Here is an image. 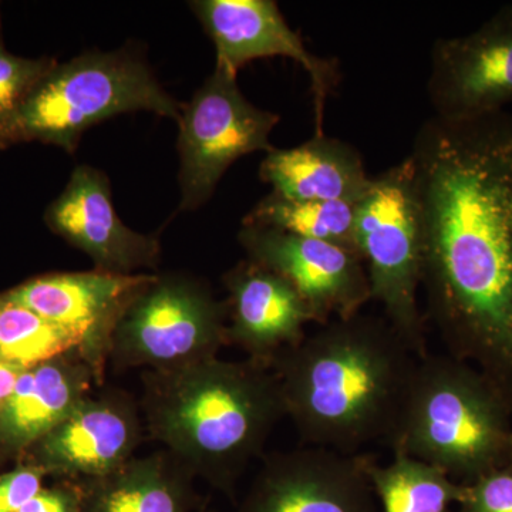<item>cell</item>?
<instances>
[{"mask_svg":"<svg viewBox=\"0 0 512 512\" xmlns=\"http://www.w3.org/2000/svg\"><path fill=\"white\" fill-rule=\"evenodd\" d=\"M151 275L47 274L6 292L42 318L77 333L83 339L84 353L103 373L111 329L128 299Z\"/></svg>","mask_w":512,"mask_h":512,"instance_id":"2e32d148","label":"cell"},{"mask_svg":"<svg viewBox=\"0 0 512 512\" xmlns=\"http://www.w3.org/2000/svg\"><path fill=\"white\" fill-rule=\"evenodd\" d=\"M18 512H82V488L77 481L40 490Z\"/></svg>","mask_w":512,"mask_h":512,"instance_id":"484cf974","label":"cell"},{"mask_svg":"<svg viewBox=\"0 0 512 512\" xmlns=\"http://www.w3.org/2000/svg\"><path fill=\"white\" fill-rule=\"evenodd\" d=\"M369 476L382 512H450L463 491L439 468L399 453L387 466L372 461Z\"/></svg>","mask_w":512,"mask_h":512,"instance_id":"ffe728a7","label":"cell"},{"mask_svg":"<svg viewBox=\"0 0 512 512\" xmlns=\"http://www.w3.org/2000/svg\"><path fill=\"white\" fill-rule=\"evenodd\" d=\"M409 157L427 316L447 355L480 370L512 409V113L430 117Z\"/></svg>","mask_w":512,"mask_h":512,"instance_id":"6da1fadb","label":"cell"},{"mask_svg":"<svg viewBox=\"0 0 512 512\" xmlns=\"http://www.w3.org/2000/svg\"><path fill=\"white\" fill-rule=\"evenodd\" d=\"M370 463L315 446L271 454L238 512H379Z\"/></svg>","mask_w":512,"mask_h":512,"instance_id":"9c48e42d","label":"cell"},{"mask_svg":"<svg viewBox=\"0 0 512 512\" xmlns=\"http://www.w3.org/2000/svg\"><path fill=\"white\" fill-rule=\"evenodd\" d=\"M143 439L136 400L111 389L89 394L35 444V466L73 481L106 476L133 458Z\"/></svg>","mask_w":512,"mask_h":512,"instance_id":"5bb4252c","label":"cell"},{"mask_svg":"<svg viewBox=\"0 0 512 512\" xmlns=\"http://www.w3.org/2000/svg\"><path fill=\"white\" fill-rule=\"evenodd\" d=\"M460 512H512V467L495 468L471 483L463 484Z\"/></svg>","mask_w":512,"mask_h":512,"instance_id":"cb8c5ba5","label":"cell"},{"mask_svg":"<svg viewBox=\"0 0 512 512\" xmlns=\"http://www.w3.org/2000/svg\"><path fill=\"white\" fill-rule=\"evenodd\" d=\"M238 74L215 66L214 73L181 110L178 153L183 211L210 200L222 175L241 157L274 150L271 134L281 117L244 96Z\"/></svg>","mask_w":512,"mask_h":512,"instance_id":"ba28073f","label":"cell"},{"mask_svg":"<svg viewBox=\"0 0 512 512\" xmlns=\"http://www.w3.org/2000/svg\"><path fill=\"white\" fill-rule=\"evenodd\" d=\"M183 106L136 53L87 52L57 63L37 84L0 127V148L37 141L73 154L89 128L111 117L151 111L178 121Z\"/></svg>","mask_w":512,"mask_h":512,"instance_id":"5b68a950","label":"cell"},{"mask_svg":"<svg viewBox=\"0 0 512 512\" xmlns=\"http://www.w3.org/2000/svg\"><path fill=\"white\" fill-rule=\"evenodd\" d=\"M76 349L84 352L77 333L42 318L8 292L0 293V363L25 370Z\"/></svg>","mask_w":512,"mask_h":512,"instance_id":"7402d4cb","label":"cell"},{"mask_svg":"<svg viewBox=\"0 0 512 512\" xmlns=\"http://www.w3.org/2000/svg\"><path fill=\"white\" fill-rule=\"evenodd\" d=\"M420 357L383 316L330 320L272 363L286 417L315 447L387 444Z\"/></svg>","mask_w":512,"mask_h":512,"instance_id":"7a4b0ae2","label":"cell"},{"mask_svg":"<svg viewBox=\"0 0 512 512\" xmlns=\"http://www.w3.org/2000/svg\"><path fill=\"white\" fill-rule=\"evenodd\" d=\"M259 177L289 200L350 204L359 201L372 180L356 147L323 133L301 146L266 153Z\"/></svg>","mask_w":512,"mask_h":512,"instance_id":"ac0fdd59","label":"cell"},{"mask_svg":"<svg viewBox=\"0 0 512 512\" xmlns=\"http://www.w3.org/2000/svg\"><path fill=\"white\" fill-rule=\"evenodd\" d=\"M238 241L249 261L288 281L320 326L362 313L372 301L365 262L352 249L274 228L242 225Z\"/></svg>","mask_w":512,"mask_h":512,"instance_id":"8fae6325","label":"cell"},{"mask_svg":"<svg viewBox=\"0 0 512 512\" xmlns=\"http://www.w3.org/2000/svg\"><path fill=\"white\" fill-rule=\"evenodd\" d=\"M228 340L249 360L272 363L305 339L311 309L282 276L245 259L224 275Z\"/></svg>","mask_w":512,"mask_h":512,"instance_id":"9a60e30c","label":"cell"},{"mask_svg":"<svg viewBox=\"0 0 512 512\" xmlns=\"http://www.w3.org/2000/svg\"><path fill=\"white\" fill-rule=\"evenodd\" d=\"M101 377L82 349L23 370L0 412V447L22 451L36 444L92 394Z\"/></svg>","mask_w":512,"mask_h":512,"instance_id":"e0dca14e","label":"cell"},{"mask_svg":"<svg viewBox=\"0 0 512 512\" xmlns=\"http://www.w3.org/2000/svg\"><path fill=\"white\" fill-rule=\"evenodd\" d=\"M512 409L476 367L450 355L420 357L396 429L393 454L437 467L460 484L507 466Z\"/></svg>","mask_w":512,"mask_h":512,"instance_id":"277c9868","label":"cell"},{"mask_svg":"<svg viewBox=\"0 0 512 512\" xmlns=\"http://www.w3.org/2000/svg\"><path fill=\"white\" fill-rule=\"evenodd\" d=\"M355 244L365 262L372 301L414 355L426 350V319L419 306L423 221L412 158L372 177L355 204Z\"/></svg>","mask_w":512,"mask_h":512,"instance_id":"8992f818","label":"cell"},{"mask_svg":"<svg viewBox=\"0 0 512 512\" xmlns=\"http://www.w3.org/2000/svg\"><path fill=\"white\" fill-rule=\"evenodd\" d=\"M242 225L274 228L357 252L355 204L350 202L289 200L271 192L256 202Z\"/></svg>","mask_w":512,"mask_h":512,"instance_id":"44dd1931","label":"cell"},{"mask_svg":"<svg viewBox=\"0 0 512 512\" xmlns=\"http://www.w3.org/2000/svg\"><path fill=\"white\" fill-rule=\"evenodd\" d=\"M217 52V66L238 74L248 63L286 57L311 80L316 133L322 134L326 101L338 89L339 60L313 55L275 0H197L190 3Z\"/></svg>","mask_w":512,"mask_h":512,"instance_id":"7c38bea8","label":"cell"},{"mask_svg":"<svg viewBox=\"0 0 512 512\" xmlns=\"http://www.w3.org/2000/svg\"><path fill=\"white\" fill-rule=\"evenodd\" d=\"M23 369L19 367L5 365L0 363V412L3 407L9 402L10 396L15 390L16 383H18L19 376L22 375Z\"/></svg>","mask_w":512,"mask_h":512,"instance_id":"4316f807","label":"cell"},{"mask_svg":"<svg viewBox=\"0 0 512 512\" xmlns=\"http://www.w3.org/2000/svg\"><path fill=\"white\" fill-rule=\"evenodd\" d=\"M194 474L173 454L131 458L106 476L77 481L82 512H194L204 510Z\"/></svg>","mask_w":512,"mask_h":512,"instance_id":"d6986e66","label":"cell"},{"mask_svg":"<svg viewBox=\"0 0 512 512\" xmlns=\"http://www.w3.org/2000/svg\"><path fill=\"white\" fill-rule=\"evenodd\" d=\"M47 227L84 252L96 271L137 275L161 261L157 235L133 231L114 208L109 178L92 165H77L62 194L47 207Z\"/></svg>","mask_w":512,"mask_h":512,"instance_id":"4fadbf2b","label":"cell"},{"mask_svg":"<svg viewBox=\"0 0 512 512\" xmlns=\"http://www.w3.org/2000/svg\"><path fill=\"white\" fill-rule=\"evenodd\" d=\"M45 474L42 468L29 466L0 477V512H18L42 490Z\"/></svg>","mask_w":512,"mask_h":512,"instance_id":"d4e9b609","label":"cell"},{"mask_svg":"<svg viewBox=\"0 0 512 512\" xmlns=\"http://www.w3.org/2000/svg\"><path fill=\"white\" fill-rule=\"evenodd\" d=\"M427 96L433 116L447 120L487 116L512 103V5L468 35L434 42Z\"/></svg>","mask_w":512,"mask_h":512,"instance_id":"30bf717a","label":"cell"},{"mask_svg":"<svg viewBox=\"0 0 512 512\" xmlns=\"http://www.w3.org/2000/svg\"><path fill=\"white\" fill-rule=\"evenodd\" d=\"M147 429L181 464L235 501L237 485L286 417L272 369L218 357L143 373Z\"/></svg>","mask_w":512,"mask_h":512,"instance_id":"3957f363","label":"cell"},{"mask_svg":"<svg viewBox=\"0 0 512 512\" xmlns=\"http://www.w3.org/2000/svg\"><path fill=\"white\" fill-rule=\"evenodd\" d=\"M508 464L512 467V439H511V446H510V457H508Z\"/></svg>","mask_w":512,"mask_h":512,"instance_id":"83f0119b","label":"cell"},{"mask_svg":"<svg viewBox=\"0 0 512 512\" xmlns=\"http://www.w3.org/2000/svg\"><path fill=\"white\" fill-rule=\"evenodd\" d=\"M57 64L52 57L26 59L8 52L0 33V127L25 103Z\"/></svg>","mask_w":512,"mask_h":512,"instance_id":"603a6c76","label":"cell"},{"mask_svg":"<svg viewBox=\"0 0 512 512\" xmlns=\"http://www.w3.org/2000/svg\"><path fill=\"white\" fill-rule=\"evenodd\" d=\"M229 345L225 302L207 282L184 274L151 275L121 309L107 340L116 369L167 372L215 359Z\"/></svg>","mask_w":512,"mask_h":512,"instance_id":"52a82bcc","label":"cell"}]
</instances>
